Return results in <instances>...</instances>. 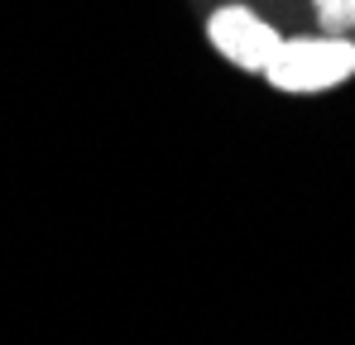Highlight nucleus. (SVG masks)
<instances>
[{
    "label": "nucleus",
    "instance_id": "1",
    "mask_svg": "<svg viewBox=\"0 0 355 345\" xmlns=\"http://www.w3.org/2000/svg\"><path fill=\"white\" fill-rule=\"evenodd\" d=\"M355 72V44L346 39H284L279 53L269 57L264 77L279 87V91H293V96H307V91H327V87H341Z\"/></svg>",
    "mask_w": 355,
    "mask_h": 345
},
{
    "label": "nucleus",
    "instance_id": "2",
    "mask_svg": "<svg viewBox=\"0 0 355 345\" xmlns=\"http://www.w3.org/2000/svg\"><path fill=\"white\" fill-rule=\"evenodd\" d=\"M207 34H211L216 53L226 62H236V67H245V72H264L269 57L279 53V44H284L279 29L269 19H259L254 10H245V5H221L207 19Z\"/></svg>",
    "mask_w": 355,
    "mask_h": 345
},
{
    "label": "nucleus",
    "instance_id": "3",
    "mask_svg": "<svg viewBox=\"0 0 355 345\" xmlns=\"http://www.w3.org/2000/svg\"><path fill=\"white\" fill-rule=\"evenodd\" d=\"M312 10H317V19L327 24V29H355V0H312Z\"/></svg>",
    "mask_w": 355,
    "mask_h": 345
}]
</instances>
